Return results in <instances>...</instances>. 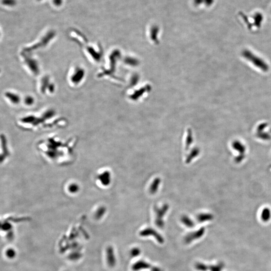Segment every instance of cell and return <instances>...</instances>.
<instances>
[{"label":"cell","instance_id":"obj_13","mask_svg":"<svg viewBox=\"0 0 271 271\" xmlns=\"http://www.w3.org/2000/svg\"><path fill=\"white\" fill-rule=\"evenodd\" d=\"M181 220L182 223H183V224L187 227L192 228L194 226V223L193 222V220L191 219L189 217H188L187 216H182Z\"/></svg>","mask_w":271,"mask_h":271},{"label":"cell","instance_id":"obj_15","mask_svg":"<svg viewBox=\"0 0 271 271\" xmlns=\"http://www.w3.org/2000/svg\"><path fill=\"white\" fill-rule=\"evenodd\" d=\"M160 183V180L159 178H157L154 181L152 185L151 186L150 189V191L151 193H154L157 191Z\"/></svg>","mask_w":271,"mask_h":271},{"label":"cell","instance_id":"obj_12","mask_svg":"<svg viewBox=\"0 0 271 271\" xmlns=\"http://www.w3.org/2000/svg\"><path fill=\"white\" fill-rule=\"evenodd\" d=\"M212 219H213V216H212V214H207V213H202V214H199L197 217V220L200 223L212 220Z\"/></svg>","mask_w":271,"mask_h":271},{"label":"cell","instance_id":"obj_23","mask_svg":"<svg viewBox=\"0 0 271 271\" xmlns=\"http://www.w3.org/2000/svg\"></svg>","mask_w":271,"mask_h":271},{"label":"cell","instance_id":"obj_4","mask_svg":"<svg viewBox=\"0 0 271 271\" xmlns=\"http://www.w3.org/2000/svg\"><path fill=\"white\" fill-rule=\"evenodd\" d=\"M141 236L142 237H147V236H152L155 237L156 240L159 242L160 244H163L164 240L163 237L157 233L156 230H154L151 228H147L144 230H142L140 233Z\"/></svg>","mask_w":271,"mask_h":271},{"label":"cell","instance_id":"obj_18","mask_svg":"<svg viewBox=\"0 0 271 271\" xmlns=\"http://www.w3.org/2000/svg\"><path fill=\"white\" fill-rule=\"evenodd\" d=\"M141 253V250L138 248H135L131 250V255L132 257H136L139 255Z\"/></svg>","mask_w":271,"mask_h":271},{"label":"cell","instance_id":"obj_7","mask_svg":"<svg viewBox=\"0 0 271 271\" xmlns=\"http://www.w3.org/2000/svg\"><path fill=\"white\" fill-rule=\"evenodd\" d=\"M107 263L110 267H114L116 264V258L112 247L109 246L106 250Z\"/></svg>","mask_w":271,"mask_h":271},{"label":"cell","instance_id":"obj_2","mask_svg":"<svg viewBox=\"0 0 271 271\" xmlns=\"http://www.w3.org/2000/svg\"><path fill=\"white\" fill-rule=\"evenodd\" d=\"M243 55L246 59L252 63L255 66L260 68L263 71H267L269 70V66L268 64L266 63L261 58L258 57L257 56L254 55L253 53L246 50L243 51Z\"/></svg>","mask_w":271,"mask_h":271},{"label":"cell","instance_id":"obj_22","mask_svg":"<svg viewBox=\"0 0 271 271\" xmlns=\"http://www.w3.org/2000/svg\"><path fill=\"white\" fill-rule=\"evenodd\" d=\"M81 255H80L79 254H72L70 255V259H71V260H77V259H79Z\"/></svg>","mask_w":271,"mask_h":271},{"label":"cell","instance_id":"obj_1","mask_svg":"<svg viewBox=\"0 0 271 271\" xmlns=\"http://www.w3.org/2000/svg\"><path fill=\"white\" fill-rule=\"evenodd\" d=\"M73 144L71 141L66 143L49 138L42 141L38 147L47 160L56 164L63 165L70 163L72 161Z\"/></svg>","mask_w":271,"mask_h":271},{"label":"cell","instance_id":"obj_5","mask_svg":"<svg viewBox=\"0 0 271 271\" xmlns=\"http://www.w3.org/2000/svg\"><path fill=\"white\" fill-rule=\"evenodd\" d=\"M205 233V229L204 227H202L197 231L193 233H189L185 237L184 241L186 244H190L191 242L194 240H197L201 237Z\"/></svg>","mask_w":271,"mask_h":271},{"label":"cell","instance_id":"obj_6","mask_svg":"<svg viewBox=\"0 0 271 271\" xmlns=\"http://www.w3.org/2000/svg\"><path fill=\"white\" fill-rule=\"evenodd\" d=\"M168 206L167 205H165L162 209H156V218L155 223L160 228H162L164 226V222L163 220V217L167 211Z\"/></svg>","mask_w":271,"mask_h":271},{"label":"cell","instance_id":"obj_10","mask_svg":"<svg viewBox=\"0 0 271 271\" xmlns=\"http://www.w3.org/2000/svg\"><path fill=\"white\" fill-rule=\"evenodd\" d=\"M253 19L254 21V24L255 27L260 28L264 20V17L262 13L257 12L255 14Z\"/></svg>","mask_w":271,"mask_h":271},{"label":"cell","instance_id":"obj_9","mask_svg":"<svg viewBox=\"0 0 271 271\" xmlns=\"http://www.w3.org/2000/svg\"><path fill=\"white\" fill-rule=\"evenodd\" d=\"M25 61L26 63L27 64V66H28L31 69V71H33V73H38V68H37V64L36 62L34 60L32 59L31 58L27 57L26 55L24 56Z\"/></svg>","mask_w":271,"mask_h":271},{"label":"cell","instance_id":"obj_11","mask_svg":"<svg viewBox=\"0 0 271 271\" xmlns=\"http://www.w3.org/2000/svg\"><path fill=\"white\" fill-rule=\"evenodd\" d=\"M6 97L13 104H18L20 101V98L17 94L12 92H7L5 94Z\"/></svg>","mask_w":271,"mask_h":271},{"label":"cell","instance_id":"obj_16","mask_svg":"<svg viewBox=\"0 0 271 271\" xmlns=\"http://www.w3.org/2000/svg\"><path fill=\"white\" fill-rule=\"evenodd\" d=\"M270 214H271V212L268 209H264L262 212V219L265 222L268 221L270 219V216H271Z\"/></svg>","mask_w":271,"mask_h":271},{"label":"cell","instance_id":"obj_17","mask_svg":"<svg viewBox=\"0 0 271 271\" xmlns=\"http://www.w3.org/2000/svg\"><path fill=\"white\" fill-rule=\"evenodd\" d=\"M233 147L234 149L239 150L241 152H243L244 151V146L241 143V142H234V143L233 144Z\"/></svg>","mask_w":271,"mask_h":271},{"label":"cell","instance_id":"obj_20","mask_svg":"<svg viewBox=\"0 0 271 271\" xmlns=\"http://www.w3.org/2000/svg\"><path fill=\"white\" fill-rule=\"evenodd\" d=\"M34 102V99L32 97H27L25 99V103L27 105H31Z\"/></svg>","mask_w":271,"mask_h":271},{"label":"cell","instance_id":"obj_14","mask_svg":"<svg viewBox=\"0 0 271 271\" xmlns=\"http://www.w3.org/2000/svg\"><path fill=\"white\" fill-rule=\"evenodd\" d=\"M223 266L222 263L217 264L216 265H206V271L209 270L210 271H222Z\"/></svg>","mask_w":271,"mask_h":271},{"label":"cell","instance_id":"obj_3","mask_svg":"<svg viewBox=\"0 0 271 271\" xmlns=\"http://www.w3.org/2000/svg\"><path fill=\"white\" fill-rule=\"evenodd\" d=\"M111 173L109 171L104 170L98 173L97 175V183L99 186H108L111 180Z\"/></svg>","mask_w":271,"mask_h":271},{"label":"cell","instance_id":"obj_21","mask_svg":"<svg viewBox=\"0 0 271 271\" xmlns=\"http://www.w3.org/2000/svg\"><path fill=\"white\" fill-rule=\"evenodd\" d=\"M15 3L16 2L15 1V0H3V4L6 5L12 6V5H14Z\"/></svg>","mask_w":271,"mask_h":271},{"label":"cell","instance_id":"obj_8","mask_svg":"<svg viewBox=\"0 0 271 271\" xmlns=\"http://www.w3.org/2000/svg\"><path fill=\"white\" fill-rule=\"evenodd\" d=\"M151 265L149 263L143 261H138L135 263L132 266V269L134 271H139L142 269H146L150 268Z\"/></svg>","mask_w":271,"mask_h":271},{"label":"cell","instance_id":"obj_19","mask_svg":"<svg viewBox=\"0 0 271 271\" xmlns=\"http://www.w3.org/2000/svg\"><path fill=\"white\" fill-rule=\"evenodd\" d=\"M199 152V151L197 149H195L193 150V151L192 152L191 155L190 154V156L188 157L187 159V161L188 162H189V161L191 160L192 158L193 157H196L197 156V154H198Z\"/></svg>","mask_w":271,"mask_h":271}]
</instances>
